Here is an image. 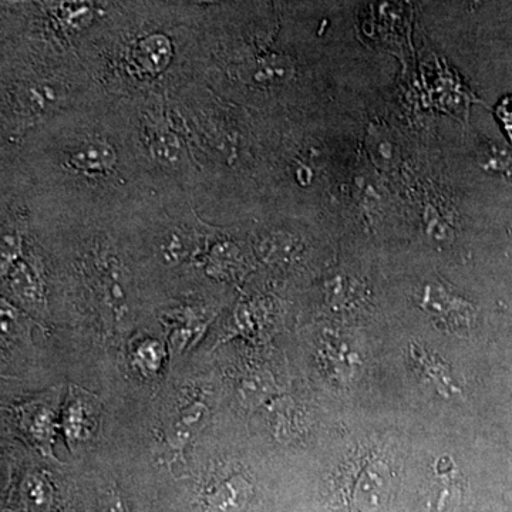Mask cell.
I'll return each mask as SVG.
<instances>
[{
    "instance_id": "1",
    "label": "cell",
    "mask_w": 512,
    "mask_h": 512,
    "mask_svg": "<svg viewBox=\"0 0 512 512\" xmlns=\"http://www.w3.org/2000/svg\"><path fill=\"white\" fill-rule=\"evenodd\" d=\"M57 397L50 394L46 399L23 404L16 409V426L33 446L43 454H52L53 436L56 431Z\"/></svg>"
},
{
    "instance_id": "2",
    "label": "cell",
    "mask_w": 512,
    "mask_h": 512,
    "mask_svg": "<svg viewBox=\"0 0 512 512\" xmlns=\"http://www.w3.org/2000/svg\"><path fill=\"white\" fill-rule=\"evenodd\" d=\"M419 305L448 328H471L477 316V311L471 303L448 292L443 285H427Z\"/></svg>"
},
{
    "instance_id": "3",
    "label": "cell",
    "mask_w": 512,
    "mask_h": 512,
    "mask_svg": "<svg viewBox=\"0 0 512 512\" xmlns=\"http://www.w3.org/2000/svg\"><path fill=\"white\" fill-rule=\"evenodd\" d=\"M252 495V485L241 474H220L210 480L202 498L212 512H241Z\"/></svg>"
},
{
    "instance_id": "4",
    "label": "cell",
    "mask_w": 512,
    "mask_h": 512,
    "mask_svg": "<svg viewBox=\"0 0 512 512\" xmlns=\"http://www.w3.org/2000/svg\"><path fill=\"white\" fill-rule=\"evenodd\" d=\"M96 400L89 393L72 389L69 406L64 414V433L69 441H82L92 434L96 426Z\"/></svg>"
},
{
    "instance_id": "5",
    "label": "cell",
    "mask_w": 512,
    "mask_h": 512,
    "mask_svg": "<svg viewBox=\"0 0 512 512\" xmlns=\"http://www.w3.org/2000/svg\"><path fill=\"white\" fill-rule=\"evenodd\" d=\"M205 414L207 406L204 403H192L181 410L165 429L164 441L174 456L183 453L185 446L200 433L205 423Z\"/></svg>"
},
{
    "instance_id": "6",
    "label": "cell",
    "mask_w": 512,
    "mask_h": 512,
    "mask_svg": "<svg viewBox=\"0 0 512 512\" xmlns=\"http://www.w3.org/2000/svg\"><path fill=\"white\" fill-rule=\"evenodd\" d=\"M412 356L416 362L420 363L423 367L424 375L430 380V383L436 387L437 392L443 394L444 397L450 399L454 394H460V387L454 382L451 377L450 370L447 369L443 363L439 362L436 357L427 355L423 349L412 346Z\"/></svg>"
},
{
    "instance_id": "7",
    "label": "cell",
    "mask_w": 512,
    "mask_h": 512,
    "mask_svg": "<svg viewBox=\"0 0 512 512\" xmlns=\"http://www.w3.org/2000/svg\"><path fill=\"white\" fill-rule=\"evenodd\" d=\"M161 360H163V349L156 340H147L137 349V366H140L144 373H151V375L156 373L160 369Z\"/></svg>"
},
{
    "instance_id": "8",
    "label": "cell",
    "mask_w": 512,
    "mask_h": 512,
    "mask_svg": "<svg viewBox=\"0 0 512 512\" xmlns=\"http://www.w3.org/2000/svg\"><path fill=\"white\" fill-rule=\"evenodd\" d=\"M497 116L512 140V96L501 101L497 109Z\"/></svg>"
},
{
    "instance_id": "9",
    "label": "cell",
    "mask_w": 512,
    "mask_h": 512,
    "mask_svg": "<svg viewBox=\"0 0 512 512\" xmlns=\"http://www.w3.org/2000/svg\"><path fill=\"white\" fill-rule=\"evenodd\" d=\"M110 512H128L126 505H124L123 498H121L116 491L111 493Z\"/></svg>"
}]
</instances>
